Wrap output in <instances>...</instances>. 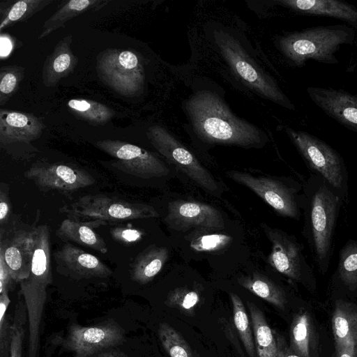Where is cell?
<instances>
[{
	"label": "cell",
	"mask_w": 357,
	"mask_h": 357,
	"mask_svg": "<svg viewBox=\"0 0 357 357\" xmlns=\"http://www.w3.org/2000/svg\"><path fill=\"white\" fill-rule=\"evenodd\" d=\"M69 218L81 222L108 223L158 217L155 209L148 204L116 197L98 194L85 195L60 208Z\"/></svg>",
	"instance_id": "cell-5"
},
{
	"label": "cell",
	"mask_w": 357,
	"mask_h": 357,
	"mask_svg": "<svg viewBox=\"0 0 357 357\" xmlns=\"http://www.w3.org/2000/svg\"><path fill=\"white\" fill-rule=\"evenodd\" d=\"M125 342L123 328L113 319L90 326L72 324L63 340V347L74 357H91Z\"/></svg>",
	"instance_id": "cell-13"
},
{
	"label": "cell",
	"mask_w": 357,
	"mask_h": 357,
	"mask_svg": "<svg viewBox=\"0 0 357 357\" xmlns=\"http://www.w3.org/2000/svg\"><path fill=\"white\" fill-rule=\"evenodd\" d=\"M33 256L29 276L20 282L26 310L29 339L32 342L40 340V331L47 289L52 283L50 231L47 225H40L32 229Z\"/></svg>",
	"instance_id": "cell-4"
},
{
	"label": "cell",
	"mask_w": 357,
	"mask_h": 357,
	"mask_svg": "<svg viewBox=\"0 0 357 357\" xmlns=\"http://www.w3.org/2000/svg\"><path fill=\"white\" fill-rule=\"evenodd\" d=\"M281 5L310 15L333 17L357 28V8L337 0H280Z\"/></svg>",
	"instance_id": "cell-21"
},
{
	"label": "cell",
	"mask_w": 357,
	"mask_h": 357,
	"mask_svg": "<svg viewBox=\"0 0 357 357\" xmlns=\"http://www.w3.org/2000/svg\"><path fill=\"white\" fill-rule=\"evenodd\" d=\"M96 357H129L119 349L109 348L98 354Z\"/></svg>",
	"instance_id": "cell-42"
},
{
	"label": "cell",
	"mask_w": 357,
	"mask_h": 357,
	"mask_svg": "<svg viewBox=\"0 0 357 357\" xmlns=\"http://www.w3.org/2000/svg\"><path fill=\"white\" fill-rule=\"evenodd\" d=\"M185 108L196 132L208 142L248 147L262 142L264 135L258 128L234 115L211 91L197 92Z\"/></svg>",
	"instance_id": "cell-2"
},
{
	"label": "cell",
	"mask_w": 357,
	"mask_h": 357,
	"mask_svg": "<svg viewBox=\"0 0 357 357\" xmlns=\"http://www.w3.org/2000/svg\"><path fill=\"white\" fill-rule=\"evenodd\" d=\"M54 257L61 274L77 280L104 278L113 273L99 258L70 243L63 245Z\"/></svg>",
	"instance_id": "cell-17"
},
{
	"label": "cell",
	"mask_w": 357,
	"mask_h": 357,
	"mask_svg": "<svg viewBox=\"0 0 357 357\" xmlns=\"http://www.w3.org/2000/svg\"><path fill=\"white\" fill-rule=\"evenodd\" d=\"M158 335L163 348L170 357H199L183 335L169 324H160Z\"/></svg>",
	"instance_id": "cell-32"
},
{
	"label": "cell",
	"mask_w": 357,
	"mask_h": 357,
	"mask_svg": "<svg viewBox=\"0 0 357 357\" xmlns=\"http://www.w3.org/2000/svg\"><path fill=\"white\" fill-rule=\"evenodd\" d=\"M228 238L224 235H211L203 236L198 243L195 244L196 247L202 248V250H212L224 244Z\"/></svg>",
	"instance_id": "cell-39"
},
{
	"label": "cell",
	"mask_w": 357,
	"mask_h": 357,
	"mask_svg": "<svg viewBox=\"0 0 357 357\" xmlns=\"http://www.w3.org/2000/svg\"><path fill=\"white\" fill-rule=\"evenodd\" d=\"M342 198L319 175L310 174L304 186L303 233L313 261L324 274L329 266Z\"/></svg>",
	"instance_id": "cell-1"
},
{
	"label": "cell",
	"mask_w": 357,
	"mask_h": 357,
	"mask_svg": "<svg viewBox=\"0 0 357 357\" xmlns=\"http://www.w3.org/2000/svg\"><path fill=\"white\" fill-rule=\"evenodd\" d=\"M146 135L154 148L197 185L214 196L220 193L213 176L165 128L153 126Z\"/></svg>",
	"instance_id": "cell-9"
},
{
	"label": "cell",
	"mask_w": 357,
	"mask_h": 357,
	"mask_svg": "<svg viewBox=\"0 0 357 357\" xmlns=\"http://www.w3.org/2000/svg\"><path fill=\"white\" fill-rule=\"evenodd\" d=\"M25 307L21 302L16 306L13 322L10 330L9 357H22L26 321Z\"/></svg>",
	"instance_id": "cell-35"
},
{
	"label": "cell",
	"mask_w": 357,
	"mask_h": 357,
	"mask_svg": "<svg viewBox=\"0 0 357 357\" xmlns=\"http://www.w3.org/2000/svg\"><path fill=\"white\" fill-rule=\"evenodd\" d=\"M10 302L8 293L0 294V325L2 324L6 319V310Z\"/></svg>",
	"instance_id": "cell-41"
},
{
	"label": "cell",
	"mask_w": 357,
	"mask_h": 357,
	"mask_svg": "<svg viewBox=\"0 0 357 357\" xmlns=\"http://www.w3.org/2000/svg\"><path fill=\"white\" fill-rule=\"evenodd\" d=\"M165 221L178 231L191 228L220 230L225 227L223 217L215 208L201 202L181 199L169 204Z\"/></svg>",
	"instance_id": "cell-15"
},
{
	"label": "cell",
	"mask_w": 357,
	"mask_h": 357,
	"mask_svg": "<svg viewBox=\"0 0 357 357\" xmlns=\"http://www.w3.org/2000/svg\"><path fill=\"white\" fill-rule=\"evenodd\" d=\"M13 282L15 281L10 275L3 257L0 254V294L8 293Z\"/></svg>",
	"instance_id": "cell-38"
},
{
	"label": "cell",
	"mask_w": 357,
	"mask_h": 357,
	"mask_svg": "<svg viewBox=\"0 0 357 357\" xmlns=\"http://www.w3.org/2000/svg\"><path fill=\"white\" fill-rule=\"evenodd\" d=\"M215 38L222 54L245 84L284 107L291 109L295 108L274 79L255 63L238 40L222 31H215Z\"/></svg>",
	"instance_id": "cell-7"
},
{
	"label": "cell",
	"mask_w": 357,
	"mask_h": 357,
	"mask_svg": "<svg viewBox=\"0 0 357 357\" xmlns=\"http://www.w3.org/2000/svg\"><path fill=\"white\" fill-rule=\"evenodd\" d=\"M337 354L338 357H353V356L347 351H340Z\"/></svg>",
	"instance_id": "cell-45"
},
{
	"label": "cell",
	"mask_w": 357,
	"mask_h": 357,
	"mask_svg": "<svg viewBox=\"0 0 357 357\" xmlns=\"http://www.w3.org/2000/svg\"><path fill=\"white\" fill-rule=\"evenodd\" d=\"M307 93L326 114L346 128L357 132V96L343 89L308 86Z\"/></svg>",
	"instance_id": "cell-16"
},
{
	"label": "cell",
	"mask_w": 357,
	"mask_h": 357,
	"mask_svg": "<svg viewBox=\"0 0 357 357\" xmlns=\"http://www.w3.org/2000/svg\"><path fill=\"white\" fill-rule=\"evenodd\" d=\"M354 39L355 30L349 25L318 26L280 37L278 46L284 56L298 67L310 59L337 64L336 52L342 45H351Z\"/></svg>",
	"instance_id": "cell-3"
},
{
	"label": "cell",
	"mask_w": 357,
	"mask_h": 357,
	"mask_svg": "<svg viewBox=\"0 0 357 357\" xmlns=\"http://www.w3.org/2000/svg\"><path fill=\"white\" fill-rule=\"evenodd\" d=\"M23 77V68L20 66H4L0 73V104L6 103L16 91Z\"/></svg>",
	"instance_id": "cell-36"
},
{
	"label": "cell",
	"mask_w": 357,
	"mask_h": 357,
	"mask_svg": "<svg viewBox=\"0 0 357 357\" xmlns=\"http://www.w3.org/2000/svg\"><path fill=\"white\" fill-rule=\"evenodd\" d=\"M291 348L292 352L301 357H310L312 341V324L306 312L297 314L291 327Z\"/></svg>",
	"instance_id": "cell-29"
},
{
	"label": "cell",
	"mask_w": 357,
	"mask_h": 357,
	"mask_svg": "<svg viewBox=\"0 0 357 357\" xmlns=\"http://www.w3.org/2000/svg\"><path fill=\"white\" fill-rule=\"evenodd\" d=\"M110 234L116 241L131 245L141 240L143 232L131 227H116L110 229Z\"/></svg>",
	"instance_id": "cell-37"
},
{
	"label": "cell",
	"mask_w": 357,
	"mask_h": 357,
	"mask_svg": "<svg viewBox=\"0 0 357 357\" xmlns=\"http://www.w3.org/2000/svg\"><path fill=\"white\" fill-rule=\"evenodd\" d=\"M199 301L200 296L197 291L186 287H179L168 294L165 303L170 307L176 308L185 315L192 317Z\"/></svg>",
	"instance_id": "cell-34"
},
{
	"label": "cell",
	"mask_w": 357,
	"mask_h": 357,
	"mask_svg": "<svg viewBox=\"0 0 357 357\" xmlns=\"http://www.w3.org/2000/svg\"><path fill=\"white\" fill-rule=\"evenodd\" d=\"M103 226L96 222H81L71 218L64 219L56 231V236L64 241L73 242L106 254L108 247L95 228Z\"/></svg>",
	"instance_id": "cell-22"
},
{
	"label": "cell",
	"mask_w": 357,
	"mask_h": 357,
	"mask_svg": "<svg viewBox=\"0 0 357 357\" xmlns=\"http://www.w3.org/2000/svg\"><path fill=\"white\" fill-rule=\"evenodd\" d=\"M272 243L269 264L279 273L292 281L314 283L312 267L308 264L302 245L296 238L286 232L267 225L263 226Z\"/></svg>",
	"instance_id": "cell-10"
},
{
	"label": "cell",
	"mask_w": 357,
	"mask_h": 357,
	"mask_svg": "<svg viewBox=\"0 0 357 357\" xmlns=\"http://www.w3.org/2000/svg\"><path fill=\"white\" fill-rule=\"evenodd\" d=\"M238 283L257 296L280 309H284L287 303L284 291L270 279L255 273L238 279Z\"/></svg>",
	"instance_id": "cell-27"
},
{
	"label": "cell",
	"mask_w": 357,
	"mask_h": 357,
	"mask_svg": "<svg viewBox=\"0 0 357 357\" xmlns=\"http://www.w3.org/2000/svg\"><path fill=\"white\" fill-rule=\"evenodd\" d=\"M336 275L349 290L357 289V241L350 240L341 249Z\"/></svg>",
	"instance_id": "cell-31"
},
{
	"label": "cell",
	"mask_w": 357,
	"mask_h": 357,
	"mask_svg": "<svg viewBox=\"0 0 357 357\" xmlns=\"http://www.w3.org/2000/svg\"><path fill=\"white\" fill-rule=\"evenodd\" d=\"M168 255L166 248L155 245L147 248L135 257L131 264V279L142 284L151 282L161 271Z\"/></svg>",
	"instance_id": "cell-25"
},
{
	"label": "cell",
	"mask_w": 357,
	"mask_h": 357,
	"mask_svg": "<svg viewBox=\"0 0 357 357\" xmlns=\"http://www.w3.org/2000/svg\"><path fill=\"white\" fill-rule=\"evenodd\" d=\"M289 139L307 165L340 195L347 197V171L340 154L321 139L307 132L286 127Z\"/></svg>",
	"instance_id": "cell-6"
},
{
	"label": "cell",
	"mask_w": 357,
	"mask_h": 357,
	"mask_svg": "<svg viewBox=\"0 0 357 357\" xmlns=\"http://www.w3.org/2000/svg\"><path fill=\"white\" fill-rule=\"evenodd\" d=\"M248 305L257 357H279L281 341L276 338L262 311L252 302H248Z\"/></svg>",
	"instance_id": "cell-24"
},
{
	"label": "cell",
	"mask_w": 357,
	"mask_h": 357,
	"mask_svg": "<svg viewBox=\"0 0 357 357\" xmlns=\"http://www.w3.org/2000/svg\"><path fill=\"white\" fill-rule=\"evenodd\" d=\"M0 254L15 282H20L29 276L33 256L32 231L17 230L12 236L1 237Z\"/></svg>",
	"instance_id": "cell-18"
},
{
	"label": "cell",
	"mask_w": 357,
	"mask_h": 357,
	"mask_svg": "<svg viewBox=\"0 0 357 357\" xmlns=\"http://www.w3.org/2000/svg\"><path fill=\"white\" fill-rule=\"evenodd\" d=\"M107 2L102 0H71L67 1L45 22L38 39H42L56 29L63 26L64 24L73 17L91 9L97 10Z\"/></svg>",
	"instance_id": "cell-26"
},
{
	"label": "cell",
	"mask_w": 357,
	"mask_h": 357,
	"mask_svg": "<svg viewBox=\"0 0 357 357\" xmlns=\"http://www.w3.org/2000/svg\"><path fill=\"white\" fill-rule=\"evenodd\" d=\"M44 128L43 122L33 114L0 109L1 145L29 143L40 136Z\"/></svg>",
	"instance_id": "cell-19"
},
{
	"label": "cell",
	"mask_w": 357,
	"mask_h": 357,
	"mask_svg": "<svg viewBox=\"0 0 357 357\" xmlns=\"http://www.w3.org/2000/svg\"><path fill=\"white\" fill-rule=\"evenodd\" d=\"M234 322L243 346L249 357H256L255 339L245 306L239 296L234 293L230 294Z\"/></svg>",
	"instance_id": "cell-33"
},
{
	"label": "cell",
	"mask_w": 357,
	"mask_h": 357,
	"mask_svg": "<svg viewBox=\"0 0 357 357\" xmlns=\"http://www.w3.org/2000/svg\"><path fill=\"white\" fill-rule=\"evenodd\" d=\"M24 176L43 192H74L95 183L84 169L62 163H36L24 172Z\"/></svg>",
	"instance_id": "cell-14"
},
{
	"label": "cell",
	"mask_w": 357,
	"mask_h": 357,
	"mask_svg": "<svg viewBox=\"0 0 357 357\" xmlns=\"http://www.w3.org/2000/svg\"><path fill=\"white\" fill-rule=\"evenodd\" d=\"M332 327L336 352L347 351L357 357V306L342 300L336 301Z\"/></svg>",
	"instance_id": "cell-20"
},
{
	"label": "cell",
	"mask_w": 357,
	"mask_h": 357,
	"mask_svg": "<svg viewBox=\"0 0 357 357\" xmlns=\"http://www.w3.org/2000/svg\"><path fill=\"white\" fill-rule=\"evenodd\" d=\"M12 50V43L9 38L1 35V56H6Z\"/></svg>",
	"instance_id": "cell-43"
},
{
	"label": "cell",
	"mask_w": 357,
	"mask_h": 357,
	"mask_svg": "<svg viewBox=\"0 0 357 357\" xmlns=\"http://www.w3.org/2000/svg\"><path fill=\"white\" fill-rule=\"evenodd\" d=\"M279 357H301L292 351H290L282 342L280 344V350Z\"/></svg>",
	"instance_id": "cell-44"
},
{
	"label": "cell",
	"mask_w": 357,
	"mask_h": 357,
	"mask_svg": "<svg viewBox=\"0 0 357 357\" xmlns=\"http://www.w3.org/2000/svg\"><path fill=\"white\" fill-rule=\"evenodd\" d=\"M72 41L71 35L64 37L56 44L53 52L45 61L43 69V82L45 86H55L61 78L66 77L75 68L77 60L70 49Z\"/></svg>",
	"instance_id": "cell-23"
},
{
	"label": "cell",
	"mask_w": 357,
	"mask_h": 357,
	"mask_svg": "<svg viewBox=\"0 0 357 357\" xmlns=\"http://www.w3.org/2000/svg\"><path fill=\"white\" fill-rule=\"evenodd\" d=\"M68 106L77 116L94 125L105 124L114 115L109 107L91 100L71 99Z\"/></svg>",
	"instance_id": "cell-30"
},
{
	"label": "cell",
	"mask_w": 357,
	"mask_h": 357,
	"mask_svg": "<svg viewBox=\"0 0 357 357\" xmlns=\"http://www.w3.org/2000/svg\"><path fill=\"white\" fill-rule=\"evenodd\" d=\"M96 146L114 158L112 166L128 174L149 179L169 173L167 167L155 154L135 144L104 139L98 141Z\"/></svg>",
	"instance_id": "cell-11"
},
{
	"label": "cell",
	"mask_w": 357,
	"mask_h": 357,
	"mask_svg": "<svg viewBox=\"0 0 357 357\" xmlns=\"http://www.w3.org/2000/svg\"><path fill=\"white\" fill-rule=\"evenodd\" d=\"M227 175L253 191L278 214L294 219L299 218L300 209L303 206V196L302 199L298 198L296 188L276 178L242 172L231 171Z\"/></svg>",
	"instance_id": "cell-12"
},
{
	"label": "cell",
	"mask_w": 357,
	"mask_h": 357,
	"mask_svg": "<svg viewBox=\"0 0 357 357\" xmlns=\"http://www.w3.org/2000/svg\"><path fill=\"white\" fill-rule=\"evenodd\" d=\"M100 79L119 94L139 96L144 85V69L141 57L127 50L107 49L97 57Z\"/></svg>",
	"instance_id": "cell-8"
},
{
	"label": "cell",
	"mask_w": 357,
	"mask_h": 357,
	"mask_svg": "<svg viewBox=\"0 0 357 357\" xmlns=\"http://www.w3.org/2000/svg\"><path fill=\"white\" fill-rule=\"evenodd\" d=\"M11 206L8 195L7 188L1 186L0 190V223L6 224L10 214Z\"/></svg>",
	"instance_id": "cell-40"
},
{
	"label": "cell",
	"mask_w": 357,
	"mask_h": 357,
	"mask_svg": "<svg viewBox=\"0 0 357 357\" xmlns=\"http://www.w3.org/2000/svg\"><path fill=\"white\" fill-rule=\"evenodd\" d=\"M52 0H21L12 2L0 10V30L23 22L51 3Z\"/></svg>",
	"instance_id": "cell-28"
}]
</instances>
